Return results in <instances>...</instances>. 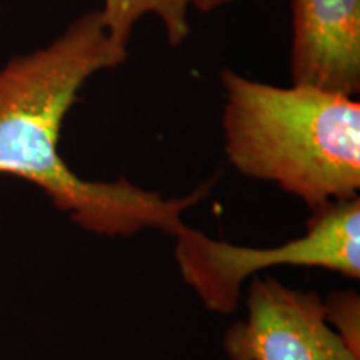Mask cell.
I'll return each mask as SVG.
<instances>
[{
    "label": "cell",
    "instance_id": "52a82bcc",
    "mask_svg": "<svg viewBox=\"0 0 360 360\" xmlns=\"http://www.w3.org/2000/svg\"><path fill=\"white\" fill-rule=\"evenodd\" d=\"M236 2V0H191V7L197 8L199 12H214L220 7L229 6V4Z\"/></svg>",
    "mask_w": 360,
    "mask_h": 360
},
{
    "label": "cell",
    "instance_id": "5b68a950",
    "mask_svg": "<svg viewBox=\"0 0 360 360\" xmlns=\"http://www.w3.org/2000/svg\"><path fill=\"white\" fill-rule=\"evenodd\" d=\"M292 84L360 92V0H292Z\"/></svg>",
    "mask_w": 360,
    "mask_h": 360
},
{
    "label": "cell",
    "instance_id": "7a4b0ae2",
    "mask_svg": "<svg viewBox=\"0 0 360 360\" xmlns=\"http://www.w3.org/2000/svg\"><path fill=\"white\" fill-rule=\"evenodd\" d=\"M222 129L242 175L277 184L310 209L359 197L360 102L307 84L281 87L224 69Z\"/></svg>",
    "mask_w": 360,
    "mask_h": 360
},
{
    "label": "cell",
    "instance_id": "6da1fadb",
    "mask_svg": "<svg viewBox=\"0 0 360 360\" xmlns=\"http://www.w3.org/2000/svg\"><path fill=\"white\" fill-rule=\"evenodd\" d=\"M105 32L98 11L85 12L62 35L0 69V175L37 186L60 212L98 236L129 237L146 229L174 236L182 214L207 195L200 187L165 199L120 179L79 177L58 150L62 125L80 89L97 72L127 60Z\"/></svg>",
    "mask_w": 360,
    "mask_h": 360
},
{
    "label": "cell",
    "instance_id": "8992f818",
    "mask_svg": "<svg viewBox=\"0 0 360 360\" xmlns=\"http://www.w3.org/2000/svg\"><path fill=\"white\" fill-rule=\"evenodd\" d=\"M191 0H103L98 13L112 42L129 51L134 27L147 15H155L162 22L170 45H182L191 34Z\"/></svg>",
    "mask_w": 360,
    "mask_h": 360
},
{
    "label": "cell",
    "instance_id": "277c9868",
    "mask_svg": "<svg viewBox=\"0 0 360 360\" xmlns=\"http://www.w3.org/2000/svg\"><path fill=\"white\" fill-rule=\"evenodd\" d=\"M224 345L231 360H360L315 292L270 277L250 283L247 317L229 328Z\"/></svg>",
    "mask_w": 360,
    "mask_h": 360
},
{
    "label": "cell",
    "instance_id": "3957f363",
    "mask_svg": "<svg viewBox=\"0 0 360 360\" xmlns=\"http://www.w3.org/2000/svg\"><path fill=\"white\" fill-rule=\"evenodd\" d=\"M302 237L269 249L233 245L182 224L174 232L180 276L202 304L219 314L237 309L247 277L276 265L321 267L360 277V199L332 202L312 210Z\"/></svg>",
    "mask_w": 360,
    "mask_h": 360
}]
</instances>
